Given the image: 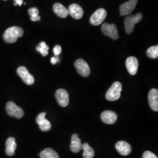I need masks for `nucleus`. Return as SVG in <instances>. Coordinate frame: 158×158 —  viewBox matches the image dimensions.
Wrapping results in <instances>:
<instances>
[{
  "mask_svg": "<svg viewBox=\"0 0 158 158\" xmlns=\"http://www.w3.org/2000/svg\"><path fill=\"white\" fill-rule=\"evenodd\" d=\"M23 35V30L19 27H12L6 30L3 35V39L7 43L13 44L17 41L18 38H21Z\"/></svg>",
  "mask_w": 158,
  "mask_h": 158,
  "instance_id": "1",
  "label": "nucleus"
},
{
  "mask_svg": "<svg viewBox=\"0 0 158 158\" xmlns=\"http://www.w3.org/2000/svg\"><path fill=\"white\" fill-rule=\"evenodd\" d=\"M122 88V85L120 82L116 81L114 83L106 93L107 100L111 102L117 100L121 97Z\"/></svg>",
  "mask_w": 158,
  "mask_h": 158,
  "instance_id": "2",
  "label": "nucleus"
},
{
  "mask_svg": "<svg viewBox=\"0 0 158 158\" xmlns=\"http://www.w3.org/2000/svg\"><path fill=\"white\" fill-rule=\"evenodd\" d=\"M142 17V14L138 13L135 15H128L125 18L124 23L125 29L127 34H131L133 32L135 25L141 21Z\"/></svg>",
  "mask_w": 158,
  "mask_h": 158,
  "instance_id": "3",
  "label": "nucleus"
},
{
  "mask_svg": "<svg viewBox=\"0 0 158 158\" xmlns=\"http://www.w3.org/2000/svg\"><path fill=\"white\" fill-rule=\"evenodd\" d=\"M6 111L10 116L18 119L21 118L24 115L23 108L18 107L12 102H8L6 103Z\"/></svg>",
  "mask_w": 158,
  "mask_h": 158,
  "instance_id": "4",
  "label": "nucleus"
},
{
  "mask_svg": "<svg viewBox=\"0 0 158 158\" xmlns=\"http://www.w3.org/2000/svg\"><path fill=\"white\" fill-rule=\"evenodd\" d=\"M102 33L111 38L114 40H118L119 34L117 26L115 24H110L108 23H104L102 25Z\"/></svg>",
  "mask_w": 158,
  "mask_h": 158,
  "instance_id": "5",
  "label": "nucleus"
},
{
  "mask_svg": "<svg viewBox=\"0 0 158 158\" xmlns=\"http://www.w3.org/2000/svg\"><path fill=\"white\" fill-rule=\"evenodd\" d=\"M107 15V11L104 8L98 9L93 13L90 18L91 24L94 26H97L104 21L106 18Z\"/></svg>",
  "mask_w": 158,
  "mask_h": 158,
  "instance_id": "6",
  "label": "nucleus"
},
{
  "mask_svg": "<svg viewBox=\"0 0 158 158\" xmlns=\"http://www.w3.org/2000/svg\"><path fill=\"white\" fill-rule=\"evenodd\" d=\"M74 66L76 68L77 72L79 74L82 76L83 77H88L90 74V69L85 60L79 59L74 63Z\"/></svg>",
  "mask_w": 158,
  "mask_h": 158,
  "instance_id": "7",
  "label": "nucleus"
},
{
  "mask_svg": "<svg viewBox=\"0 0 158 158\" xmlns=\"http://www.w3.org/2000/svg\"><path fill=\"white\" fill-rule=\"evenodd\" d=\"M17 74L22 79L23 81L27 85H33L35 82L34 76L29 73L28 69L24 66H20L17 69Z\"/></svg>",
  "mask_w": 158,
  "mask_h": 158,
  "instance_id": "8",
  "label": "nucleus"
},
{
  "mask_svg": "<svg viewBox=\"0 0 158 158\" xmlns=\"http://www.w3.org/2000/svg\"><path fill=\"white\" fill-rule=\"evenodd\" d=\"M138 2V0H130L121 4L119 6L120 15L124 16L131 14L135 10Z\"/></svg>",
  "mask_w": 158,
  "mask_h": 158,
  "instance_id": "9",
  "label": "nucleus"
},
{
  "mask_svg": "<svg viewBox=\"0 0 158 158\" xmlns=\"http://www.w3.org/2000/svg\"><path fill=\"white\" fill-rule=\"evenodd\" d=\"M55 96L57 102L60 106L63 107L68 106L69 102V96L67 91L60 89L56 91Z\"/></svg>",
  "mask_w": 158,
  "mask_h": 158,
  "instance_id": "10",
  "label": "nucleus"
},
{
  "mask_svg": "<svg viewBox=\"0 0 158 158\" xmlns=\"http://www.w3.org/2000/svg\"><path fill=\"white\" fill-rule=\"evenodd\" d=\"M46 115V113H40L36 119V123L40 126V130L44 132L49 131L52 127L51 123L45 118Z\"/></svg>",
  "mask_w": 158,
  "mask_h": 158,
  "instance_id": "11",
  "label": "nucleus"
},
{
  "mask_svg": "<svg viewBox=\"0 0 158 158\" xmlns=\"http://www.w3.org/2000/svg\"><path fill=\"white\" fill-rule=\"evenodd\" d=\"M138 60L135 57L130 56L126 60V67L131 75H135L138 69Z\"/></svg>",
  "mask_w": 158,
  "mask_h": 158,
  "instance_id": "12",
  "label": "nucleus"
},
{
  "mask_svg": "<svg viewBox=\"0 0 158 158\" xmlns=\"http://www.w3.org/2000/svg\"><path fill=\"white\" fill-rule=\"evenodd\" d=\"M68 10L69 14L75 19H80L83 16V10L79 4H73L70 5Z\"/></svg>",
  "mask_w": 158,
  "mask_h": 158,
  "instance_id": "13",
  "label": "nucleus"
},
{
  "mask_svg": "<svg viewBox=\"0 0 158 158\" xmlns=\"http://www.w3.org/2000/svg\"><path fill=\"white\" fill-rule=\"evenodd\" d=\"M117 152L123 156H127L132 151V148L130 143L124 141H119L115 145Z\"/></svg>",
  "mask_w": 158,
  "mask_h": 158,
  "instance_id": "14",
  "label": "nucleus"
},
{
  "mask_svg": "<svg viewBox=\"0 0 158 158\" xmlns=\"http://www.w3.org/2000/svg\"><path fill=\"white\" fill-rule=\"evenodd\" d=\"M148 101L151 108L155 111H158V90L156 89H151L148 94Z\"/></svg>",
  "mask_w": 158,
  "mask_h": 158,
  "instance_id": "15",
  "label": "nucleus"
},
{
  "mask_svg": "<svg viewBox=\"0 0 158 158\" xmlns=\"http://www.w3.org/2000/svg\"><path fill=\"white\" fill-rule=\"evenodd\" d=\"M102 121L107 124H113L117 120V115L112 111H105L101 115Z\"/></svg>",
  "mask_w": 158,
  "mask_h": 158,
  "instance_id": "16",
  "label": "nucleus"
},
{
  "mask_svg": "<svg viewBox=\"0 0 158 158\" xmlns=\"http://www.w3.org/2000/svg\"><path fill=\"white\" fill-rule=\"evenodd\" d=\"M6 152L8 156H11L15 155V151L17 148V145L15 139L13 137H10L7 139L6 142Z\"/></svg>",
  "mask_w": 158,
  "mask_h": 158,
  "instance_id": "17",
  "label": "nucleus"
},
{
  "mask_svg": "<svg viewBox=\"0 0 158 158\" xmlns=\"http://www.w3.org/2000/svg\"><path fill=\"white\" fill-rule=\"evenodd\" d=\"M82 149V144L81 139L79 138V136L76 134H73L72 136L70 149L74 153H78Z\"/></svg>",
  "mask_w": 158,
  "mask_h": 158,
  "instance_id": "18",
  "label": "nucleus"
},
{
  "mask_svg": "<svg viewBox=\"0 0 158 158\" xmlns=\"http://www.w3.org/2000/svg\"><path fill=\"white\" fill-rule=\"evenodd\" d=\"M53 10L56 15L62 18H65L69 15L68 9L60 3L55 4L53 6Z\"/></svg>",
  "mask_w": 158,
  "mask_h": 158,
  "instance_id": "19",
  "label": "nucleus"
},
{
  "mask_svg": "<svg viewBox=\"0 0 158 158\" xmlns=\"http://www.w3.org/2000/svg\"><path fill=\"white\" fill-rule=\"evenodd\" d=\"M40 158H59V155L52 148H46L40 153Z\"/></svg>",
  "mask_w": 158,
  "mask_h": 158,
  "instance_id": "20",
  "label": "nucleus"
},
{
  "mask_svg": "<svg viewBox=\"0 0 158 158\" xmlns=\"http://www.w3.org/2000/svg\"><path fill=\"white\" fill-rule=\"evenodd\" d=\"M82 149H83L84 158H93L94 156V151L87 143H85L82 145Z\"/></svg>",
  "mask_w": 158,
  "mask_h": 158,
  "instance_id": "21",
  "label": "nucleus"
},
{
  "mask_svg": "<svg viewBox=\"0 0 158 158\" xmlns=\"http://www.w3.org/2000/svg\"><path fill=\"white\" fill-rule=\"evenodd\" d=\"M29 15H30V19L32 21L36 22L40 20V17L39 16V10L37 8L33 7L28 10Z\"/></svg>",
  "mask_w": 158,
  "mask_h": 158,
  "instance_id": "22",
  "label": "nucleus"
},
{
  "mask_svg": "<svg viewBox=\"0 0 158 158\" xmlns=\"http://www.w3.org/2000/svg\"><path fill=\"white\" fill-rule=\"evenodd\" d=\"M49 49V46L46 44L45 42H42L40 43L39 46L36 48V50L38 52H40L43 56H46L48 55V51Z\"/></svg>",
  "mask_w": 158,
  "mask_h": 158,
  "instance_id": "23",
  "label": "nucleus"
},
{
  "mask_svg": "<svg viewBox=\"0 0 158 158\" xmlns=\"http://www.w3.org/2000/svg\"><path fill=\"white\" fill-rule=\"evenodd\" d=\"M148 56L151 59H157L158 57V46H153L149 48L147 52Z\"/></svg>",
  "mask_w": 158,
  "mask_h": 158,
  "instance_id": "24",
  "label": "nucleus"
},
{
  "mask_svg": "<svg viewBox=\"0 0 158 158\" xmlns=\"http://www.w3.org/2000/svg\"><path fill=\"white\" fill-rule=\"evenodd\" d=\"M142 158H158V157L151 151H145L143 154Z\"/></svg>",
  "mask_w": 158,
  "mask_h": 158,
  "instance_id": "25",
  "label": "nucleus"
},
{
  "mask_svg": "<svg viewBox=\"0 0 158 158\" xmlns=\"http://www.w3.org/2000/svg\"><path fill=\"white\" fill-rule=\"evenodd\" d=\"M53 53L55 56H58L62 52V48L60 45H56L53 48Z\"/></svg>",
  "mask_w": 158,
  "mask_h": 158,
  "instance_id": "26",
  "label": "nucleus"
},
{
  "mask_svg": "<svg viewBox=\"0 0 158 158\" xmlns=\"http://www.w3.org/2000/svg\"><path fill=\"white\" fill-rule=\"evenodd\" d=\"M59 61V58L58 56L53 57L51 58V63L52 64H55Z\"/></svg>",
  "mask_w": 158,
  "mask_h": 158,
  "instance_id": "27",
  "label": "nucleus"
},
{
  "mask_svg": "<svg viewBox=\"0 0 158 158\" xmlns=\"http://www.w3.org/2000/svg\"><path fill=\"white\" fill-rule=\"evenodd\" d=\"M15 2L14 3V6H21L23 4V0H14Z\"/></svg>",
  "mask_w": 158,
  "mask_h": 158,
  "instance_id": "28",
  "label": "nucleus"
},
{
  "mask_svg": "<svg viewBox=\"0 0 158 158\" xmlns=\"http://www.w3.org/2000/svg\"><path fill=\"white\" fill-rule=\"evenodd\" d=\"M4 1H7V0H4Z\"/></svg>",
  "mask_w": 158,
  "mask_h": 158,
  "instance_id": "29",
  "label": "nucleus"
}]
</instances>
